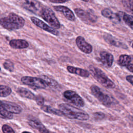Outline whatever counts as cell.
<instances>
[{
	"label": "cell",
	"instance_id": "cell-2",
	"mask_svg": "<svg viewBox=\"0 0 133 133\" xmlns=\"http://www.w3.org/2000/svg\"><path fill=\"white\" fill-rule=\"evenodd\" d=\"M59 108L63 115L70 119L87 121L89 118V115L87 113L68 104L61 103L59 105Z\"/></svg>",
	"mask_w": 133,
	"mask_h": 133
},
{
	"label": "cell",
	"instance_id": "cell-17",
	"mask_svg": "<svg viewBox=\"0 0 133 133\" xmlns=\"http://www.w3.org/2000/svg\"><path fill=\"white\" fill-rule=\"evenodd\" d=\"M28 124L32 128L38 130L41 133H50L44 125L36 118H31L28 121Z\"/></svg>",
	"mask_w": 133,
	"mask_h": 133
},
{
	"label": "cell",
	"instance_id": "cell-19",
	"mask_svg": "<svg viewBox=\"0 0 133 133\" xmlns=\"http://www.w3.org/2000/svg\"><path fill=\"white\" fill-rule=\"evenodd\" d=\"M9 45L14 49H24L29 46V43L24 39H14L10 41Z\"/></svg>",
	"mask_w": 133,
	"mask_h": 133
},
{
	"label": "cell",
	"instance_id": "cell-7",
	"mask_svg": "<svg viewBox=\"0 0 133 133\" xmlns=\"http://www.w3.org/2000/svg\"><path fill=\"white\" fill-rule=\"evenodd\" d=\"M74 11L77 17L86 24H90L97 21V16L91 10L85 11L80 8H76L74 9Z\"/></svg>",
	"mask_w": 133,
	"mask_h": 133
},
{
	"label": "cell",
	"instance_id": "cell-1",
	"mask_svg": "<svg viewBox=\"0 0 133 133\" xmlns=\"http://www.w3.org/2000/svg\"><path fill=\"white\" fill-rule=\"evenodd\" d=\"M24 23L25 20L22 17L13 12L0 19V25L9 31L21 29L24 26Z\"/></svg>",
	"mask_w": 133,
	"mask_h": 133
},
{
	"label": "cell",
	"instance_id": "cell-6",
	"mask_svg": "<svg viewBox=\"0 0 133 133\" xmlns=\"http://www.w3.org/2000/svg\"><path fill=\"white\" fill-rule=\"evenodd\" d=\"M90 90L94 96H95L103 105L107 107H110L112 105L113 101L109 95L104 94L99 87L94 85H91Z\"/></svg>",
	"mask_w": 133,
	"mask_h": 133
},
{
	"label": "cell",
	"instance_id": "cell-5",
	"mask_svg": "<svg viewBox=\"0 0 133 133\" xmlns=\"http://www.w3.org/2000/svg\"><path fill=\"white\" fill-rule=\"evenodd\" d=\"M21 81L23 84L34 89H45L49 87L47 82L41 77L23 76Z\"/></svg>",
	"mask_w": 133,
	"mask_h": 133
},
{
	"label": "cell",
	"instance_id": "cell-36",
	"mask_svg": "<svg viewBox=\"0 0 133 133\" xmlns=\"http://www.w3.org/2000/svg\"><path fill=\"white\" fill-rule=\"evenodd\" d=\"M1 67H0V72H1Z\"/></svg>",
	"mask_w": 133,
	"mask_h": 133
},
{
	"label": "cell",
	"instance_id": "cell-25",
	"mask_svg": "<svg viewBox=\"0 0 133 133\" xmlns=\"http://www.w3.org/2000/svg\"><path fill=\"white\" fill-rule=\"evenodd\" d=\"M12 92L11 89L8 86L0 85V97H6L9 96Z\"/></svg>",
	"mask_w": 133,
	"mask_h": 133
},
{
	"label": "cell",
	"instance_id": "cell-21",
	"mask_svg": "<svg viewBox=\"0 0 133 133\" xmlns=\"http://www.w3.org/2000/svg\"><path fill=\"white\" fill-rule=\"evenodd\" d=\"M118 63L122 66H126L127 68L132 63L131 57L127 55H122L118 58Z\"/></svg>",
	"mask_w": 133,
	"mask_h": 133
},
{
	"label": "cell",
	"instance_id": "cell-34",
	"mask_svg": "<svg viewBox=\"0 0 133 133\" xmlns=\"http://www.w3.org/2000/svg\"><path fill=\"white\" fill-rule=\"evenodd\" d=\"M22 133H31V132H30L29 131H24Z\"/></svg>",
	"mask_w": 133,
	"mask_h": 133
},
{
	"label": "cell",
	"instance_id": "cell-16",
	"mask_svg": "<svg viewBox=\"0 0 133 133\" xmlns=\"http://www.w3.org/2000/svg\"><path fill=\"white\" fill-rule=\"evenodd\" d=\"M101 15L112 21L115 23H118L121 22V19L117 14L114 13L109 8H104L101 10Z\"/></svg>",
	"mask_w": 133,
	"mask_h": 133
},
{
	"label": "cell",
	"instance_id": "cell-12",
	"mask_svg": "<svg viewBox=\"0 0 133 133\" xmlns=\"http://www.w3.org/2000/svg\"><path fill=\"white\" fill-rule=\"evenodd\" d=\"M4 108L12 114H20L22 111V108L18 104L9 101H2Z\"/></svg>",
	"mask_w": 133,
	"mask_h": 133
},
{
	"label": "cell",
	"instance_id": "cell-22",
	"mask_svg": "<svg viewBox=\"0 0 133 133\" xmlns=\"http://www.w3.org/2000/svg\"><path fill=\"white\" fill-rule=\"evenodd\" d=\"M120 17L121 19L122 18L125 23L128 25L131 29H132L133 25V17L131 15H128L123 11H119L117 14Z\"/></svg>",
	"mask_w": 133,
	"mask_h": 133
},
{
	"label": "cell",
	"instance_id": "cell-11",
	"mask_svg": "<svg viewBox=\"0 0 133 133\" xmlns=\"http://www.w3.org/2000/svg\"><path fill=\"white\" fill-rule=\"evenodd\" d=\"M76 44L78 48L83 52L89 54L92 52V46L88 43L84 39V38L81 36H78L76 37Z\"/></svg>",
	"mask_w": 133,
	"mask_h": 133
},
{
	"label": "cell",
	"instance_id": "cell-31",
	"mask_svg": "<svg viewBox=\"0 0 133 133\" xmlns=\"http://www.w3.org/2000/svg\"><path fill=\"white\" fill-rule=\"evenodd\" d=\"M35 100L36 101V103L38 105L42 106V105H44V98H43V97L42 96L39 95L36 96Z\"/></svg>",
	"mask_w": 133,
	"mask_h": 133
},
{
	"label": "cell",
	"instance_id": "cell-13",
	"mask_svg": "<svg viewBox=\"0 0 133 133\" xmlns=\"http://www.w3.org/2000/svg\"><path fill=\"white\" fill-rule=\"evenodd\" d=\"M53 8L56 11L61 12L68 20L71 21L75 20L74 14L69 8L64 6H54Z\"/></svg>",
	"mask_w": 133,
	"mask_h": 133
},
{
	"label": "cell",
	"instance_id": "cell-8",
	"mask_svg": "<svg viewBox=\"0 0 133 133\" xmlns=\"http://www.w3.org/2000/svg\"><path fill=\"white\" fill-rule=\"evenodd\" d=\"M21 5L26 10L38 15L43 7L37 0H22Z\"/></svg>",
	"mask_w": 133,
	"mask_h": 133
},
{
	"label": "cell",
	"instance_id": "cell-23",
	"mask_svg": "<svg viewBox=\"0 0 133 133\" xmlns=\"http://www.w3.org/2000/svg\"><path fill=\"white\" fill-rule=\"evenodd\" d=\"M41 109L45 112H46L47 113H50L58 116H62L63 115V113L61 112V111L60 110L48 106V105H42L41 107Z\"/></svg>",
	"mask_w": 133,
	"mask_h": 133
},
{
	"label": "cell",
	"instance_id": "cell-18",
	"mask_svg": "<svg viewBox=\"0 0 133 133\" xmlns=\"http://www.w3.org/2000/svg\"><path fill=\"white\" fill-rule=\"evenodd\" d=\"M66 69L69 72L72 74H75L83 77H88L90 75L89 72L85 69L78 68L72 66H68Z\"/></svg>",
	"mask_w": 133,
	"mask_h": 133
},
{
	"label": "cell",
	"instance_id": "cell-37",
	"mask_svg": "<svg viewBox=\"0 0 133 133\" xmlns=\"http://www.w3.org/2000/svg\"><path fill=\"white\" fill-rule=\"evenodd\" d=\"M43 1H45V0H43Z\"/></svg>",
	"mask_w": 133,
	"mask_h": 133
},
{
	"label": "cell",
	"instance_id": "cell-26",
	"mask_svg": "<svg viewBox=\"0 0 133 133\" xmlns=\"http://www.w3.org/2000/svg\"><path fill=\"white\" fill-rule=\"evenodd\" d=\"M41 78H42L43 79H44L45 81H46L47 82L49 86L55 87L57 86L58 85V83L55 80H54V79H52L51 78L48 77L47 76L41 75Z\"/></svg>",
	"mask_w": 133,
	"mask_h": 133
},
{
	"label": "cell",
	"instance_id": "cell-30",
	"mask_svg": "<svg viewBox=\"0 0 133 133\" xmlns=\"http://www.w3.org/2000/svg\"><path fill=\"white\" fill-rule=\"evenodd\" d=\"M94 118L96 121H100L103 119L105 117V114L102 112H98L94 113Z\"/></svg>",
	"mask_w": 133,
	"mask_h": 133
},
{
	"label": "cell",
	"instance_id": "cell-14",
	"mask_svg": "<svg viewBox=\"0 0 133 133\" xmlns=\"http://www.w3.org/2000/svg\"><path fill=\"white\" fill-rule=\"evenodd\" d=\"M104 40L110 45H113L115 47L122 48L123 49H127V46L124 43L120 42L117 38L113 37L110 34H105L103 36Z\"/></svg>",
	"mask_w": 133,
	"mask_h": 133
},
{
	"label": "cell",
	"instance_id": "cell-4",
	"mask_svg": "<svg viewBox=\"0 0 133 133\" xmlns=\"http://www.w3.org/2000/svg\"><path fill=\"white\" fill-rule=\"evenodd\" d=\"M38 16L49 23L51 25V27L55 29H58L60 28L61 25L58 19L56 17L52 10L49 7L43 6Z\"/></svg>",
	"mask_w": 133,
	"mask_h": 133
},
{
	"label": "cell",
	"instance_id": "cell-10",
	"mask_svg": "<svg viewBox=\"0 0 133 133\" xmlns=\"http://www.w3.org/2000/svg\"><path fill=\"white\" fill-rule=\"evenodd\" d=\"M31 20L32 22L38 28L42 29L43 30L53 34L55 35H58L59 32L55 29L49 26L41 20L35 17H31Z\"/></svg>",
	"mask_w": 133,
	"mask_h": 133
},
{
	"label": "cell",
	"instance_id": "cell-20",
	"mask_svg": "<svg viewBox=\"0 0 133 133\" xmlns=\"http://www.w3.org/2000/svg\"><path fill=\"white\" fill-rule=\"evenodd\" d=\"M17 93L22 97L29 99L31 100H35L36 96L30 90L22 87H19L17 89Z\"/></svg>",
	"mask_w": 133,
	"mask_h": 133
},
{
	"label": "cell",
	"instance_id": "cell-3",
	"mask_svg": "<svg viewBox=\"0 0 133 133\" xmlns=\"http://www.w3.org/2000/svg\"><path fill=\"white\" fill-rule=\"evenodd\" d=\"M89 69L94 78L102 86L107 88H113L115 87L114 83L100 69L92 65H90Z\"/></svg>",
	"mask_w": 133,
	"mask_h": 133
},
{
	"label": "cell",
	"instance_id": "cell-15",
	"mask_svg": "<svg viewBox=\"0 0 133 133\" xmlns=\"http://www.w3.org/2000/svg\"><path fill=\"white\" fill-rule=\"evenodd\" d=\"M100 61L103 65L107 68H110L112 65L114 58L113 55L107 51H101L100 53Z\"/></svg>",
	"mask_w": 133,
	"mask_h": 133
},
{
	"label": "cell",
	"instance_id": "cell-9",
	"mask_svg": "<svg viewBox=\"0 0 133 133\" xmlns=\"http://www.w3.org/2000/svg\"><path fill=\"white\" fill-rule=\"evenodd\" d=\"M63 96L71 103L77 107H83L84 105L83 99L74 91L71 90H66L63 93Z\"/></svg>",
	"mask_w": 133,
	"mask_h": 133
},
{
	"label": "cell",
	"instance_id": "cell-29",
	"mask_svg": "<svg viewBox=\"0 0 133 133\" xmlns=\"http://www.w3.org/2000/svg\"><path fill=\"white\" fill-rule=\"evenodd\" d=\"M2 130L3 133H15L14 129L7 124H4L2 127Z\"/></svg>",
	"mask_w": 133,
	"mask_h": 133
},
{
	"label": "cell",
	"instance_id": "cell-27",
	"mask_svg": "<svg viewBox=\"0 0 133 133\" xmlns=\"http://www.w3.org/2000/svg\"><path fill=\"white\" fill-rule=\"evenodd\" d=\"M123 6L129 11L132 12V1L133 0H121Z\"/></svg>",
	"mask_w": 133,
	"mask_h": 133
},
{
	"label": "cell",
	"instance_id": "cell-35",
	"mask_svg": "<svg viewBox=\"0 0 133 133\" xmlns=\"http://www.w3.org/2000/svg\"><path fill=\"white\" fill-rule=\"evenodd\" d=\"M82 1H83L84 2H87L89 1V0H82Z\"/></svg>",
	"mask_w": 133,
	"mask_h": 133
},
{
	"label": "cell",
	"instance_id": "cell-24",
	"mask_svg": "<svg viewBox=\"0 0 133 133\" xmlns=\"http://www.w3.org/2000/svg\"><path fill=\"white\" fill-rule=\"evenodd\" d=\"M0 117L3 119H11L13 118L12 113L8 112L3 106L2 101L0 100Z\"/></svg>",
	"mask_w": 133,
	"mask_h": 133
},
{
	"label": "cell",
	"instance_id": "cell-32",
	"mask_svg": "<svg viewBox=\"0 0 133 133\" xmlns=\"http://www.w3.org/2000/svg\"><path fill=\"white\" fill-rule=\"evenodd\" d=\"M49 2L53 3H63L70 0H49Z\"/></svg>",
	"mask_w": 133,
	"mask_h": 133
},
{
	"label": "cell",
	"instance_id": "cell-33",
	"mask_svg": "<svg viewBox=\"0 0 133 133\" xmlns=\"http://www.w3.org/2000/svg\"><path fill=\"white\" fill-rule=\"evenodd\" d=\"M132 78H133V76L132 75H129L126 77V79L128 82H129L131 84V85H132Z\"/></svg>",
	"mask_w": 133,
	"mask_h": 133
},
{
	"label": "cell",
	"instance_id": "cell-28",
	"mask_svg": "<svg viewBox=\"0 0 133 133\" xmlns=\"http://www.w3.org/2000/svg\"><path fill=\"white\" fill-rule=\"evenodd\" d=\"M4 68L9 72H12L14 70V63L9 60H6L3 63Z\"/></svg>",
	"mask_w": 133,
	"mask_h": 133
}]
</instances>
